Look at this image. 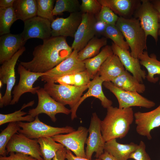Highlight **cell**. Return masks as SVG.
<instances>
[{
  "label": "cell",
  "mask_w": 160,
  "mask_h": 160,
  "mask_svg": "<svg viewBox=\"0 0 160 160\" xmlns=\"http://www.w3.org/2000/svg\"><path fill=\"white\" fill-rule=\"evenodd\" d=\"M73 51L71 47L67 43L66 37L51 36L43 40L42 44L35 47L31 60L21 61L20 64L32 72L46 73L67 58Z\"/></svg>",
  "instance_id": "6da1fadb"
},
{
  "label": "cell",
  "mask_w": 160,
  "mask_h": 160,
  "mask_svg": "<svg viewBox=\"0 0 160 160\" xmlns=\"http://www.w3.org/2000/svg\"><path fill=\"white\" fill-rule=\"evenodd\" d=\"M134 119L132 107L120 108L111 106L108 108L106 115L101 122V132L105 142L125 137Z\"/></svg>",
  "instance_id": "7a4b0ae2"
},
{
  "label": "cell",
  "mask_w": 160,
  "mask_h": 160,
  "mask_svg": "<svg viewBox=\"0 0 160 160\" xmlns=\"http://www.w3.org/2000/svg\"><path fill=\"white\" fill-rule=\"evenodd\" d=\"M125 38L131 49L130 54L135 58L147 49V37L139 20L135 18L119 17L116 24Z\"/></svg>",
  "instance_id": "3957f363"
},
{
  "label": "cell",
  "mask_w": 160,
  "mask_h": 160,
  "mask_svg": "<svg viewBox=\"0 0 160 160\" xmlns=\"http://www.w3.org/2000/svg\"><path fill=\"white\" fill-rule=\"evenodd\" d=\"M89 84L77 87L48 82L44 84L43 88L56 101L64 105H68L72 109L79 102L84 92L88 88Z\"/></svg>",
  "instance_id": "277c9868"
},
{
  "label": "cell",
  "mask_w": 160,
  "mask_h": 160,
  "mask_svg": "<svg viewBox=\"0 0 160 160\" xmlns=\"http://www.w3.org/2000/svg\"><path fill=\"white\" fill-rule=\"evenodd\" d=\"M134 12V18L139 20L146 36H151L156 42L160 29V19L159 12L152 3L149 0H141Z\"/></svg>",
  "instance_id": "5b68a950"
},
{
  "label": "cell",
  "mask_w": 160,
  "mask_h": 160,
  "mask_svg": "<svg viewBox=\"0 0 160 160\" xmlns=\"http://www.w3.org/2000/svg\"><path fill=\"white\" fill-rule=\"evenodd\" d=\"M21 128L19 133L31 139H38L41 137H51L59 134L68 133L75 130L72 127L67 126L64 127H54L41 121L38 116L31 122H18Z\"/></svg>",
  "instance_id": "8992f818"
},
{
  "label": "cell",
  "mask_w": 160,
  "mask_h": 160,
  "mask_svg": "<svg viewBox=\"0 0 160 160\" xmlns=\"http://www.w3.org/2000/svg\"><path fill=\"white\" fill-rule=\"evenodd\" d=\"M36 93L38 99V105L35 108L30 109L28 113L33 117L35 118L40 114L44 113L55 122L57 120L56 114L63 113L68 115L71 113V109L55 100L43 88L38 89Z\"/></svg>",
  "instance_id": "52a82bcc"
},
{
  "label": "cell",
  "mask_w": 160,
  "mask_h": 160,
  "mask_svg": "<svg viewBox=\"0 0 160 160\" xmlns=\"http://www.w3.org/2000/svg\"><path fill=\"white\" fill-rule=\"evenodd\" d=\"M103 84L116 97L119 108H125L138 106L148 109L153 107L156 105L154 102L145 98L140 93L123 90L117 87L111 81H104Z\"/></svg>",
  "instance_id": "ba28073f"
},
{
  "label": "cell",
  "mask_w": 160,
  "mask_h": 160,
  "mask_svg": "<svg viewBox=\"0 0 160 160\" xmlns=\"http://www.w3.org/2000/svg\"><path fill=\"white\" fill-rule=\"evenodd\" d=\"M79 52L73 50L70 55L57 65L46 72L41 77L45 82H54L57 79L67 74H73L86 70L83 61L79 60Z\"/></svg>",
  "instance_id": "9c48e42d"
},
{
  "label": "cell",
  "mask_w": 160,
  "mask_h": 160,
  "mask_svg": "<svg viewBox=\"0 0 160 160\" xmlns=\"http://www.w3.org/2000/svg\"><path fill=\"white\" fill-rule=\"evenodd\" d=\"M88 133V129L81 126L70 133L57 135L52 138L56 142L63 145L67 149L73 152L76 156L86 158L84 147Z\"/></svg>",
  "instance_id": "30bf717a"
},
{
  "label": "cell",
  "mask_w": 160,
  "mask_h": 160,
  "mask_svg": "<svg viewBox=\"0 0 160 160\" xmlns=\"http://www.w3.org/2000/svg\"><path fill=\"white\" fill-rule=\"evenodd\" d=\"M17 71L20 76L19 82L14 87L12 92L13 95L10 105L17 103L21 95L25 93L30 92L33 94H36L37 90L40 87L39 86L33 87V84L39 78L46 74V73L30 71L20 64L17 68Z\"/></svg>",
  "instance_id": "8fae6325"
},
{
  "label": "cell",
  "mask_w": 160,
  "mask_h": 160,
  "mask_svg": "<svg viewBox=\"0 0 160 160\" xmlns=\"http://www.w3.org/2000/svg\"><path fill=\"white\" fill-rule=\"evenodd\" d=\"M101 122L97 113H92L88 129L89 135L86 143L85 154L87 159H91L94 152L95 153V157L99 158L104 152L105 142L101 132Z\"/></svg>",
  "instance_id": "7c38bea8"
},
{
  "label": "cell",
  "mask_w": 160,
  "mask_h": 160,
  "mask_svg": "<svg viewBox=\"0 0 160 160\" xmlns=\"http://www.w3.org/2000/svg\"><path fill=\"white\" fill-rule=\"evenodd\" d=\"M25 50V47H23L0 67V80L7 85L5 93L2 97L4 106L10 105L12 100V90L16 82L15 66L19 57Z\"/></svg>",
  "instance_id": "4fadbf2b"
},
{
  "label": "cell",
  "mask_w": 160,
  "mask_h": 160,
  "mask_svg": "<svg viewBox=\"0 0 160 160\" xmlns=\"http://www.w3.org/2000/svg\"><path fill=\"white\" fill-rule=\"evenodd\" d=\"M7 154L11 152L23 153L38 160H44L37 139H30L20 133L14 134L6 146Z\"/></svg>",
  "instance_id": "5bb4252c"
},
{
  "label": "cell",
  "mask_w": 160,
  "mask_h": 160,
  "mask_svg": "<svg viewBox=\"0 0 160 160\" xmlns=\"http://www.w3.org/2000/svg\"><path fill=\"white\" fill-rule=\"evenodd\" d=\"M97 20L96 17L94 15L87 13L82 14L81 22L75 34L71 46L73 50L79 52L94 37Z\"/></svg>",
  "instance_id": "9a60e30c"
},
{
  "label": "cell",
  "mask_w": 160,
  "mask_h": 160,
  "mask_svg": "<svg viewBox=\"0 0 160 160\" xmlns=\"http://www.w3.org/2000/svg\"><path fill=\"white\" fill-rule=\"evenodd\" d=\"M136 130L139 135L151 140V131L160 127V104L155 109L149 112L138 111L134 113Z\"/></svg>",
  "instance_id": "2e32d148"
},
{
  "label": "cell",
  "mask_w": 160,
  "mask_h": 160,
  "mask_svg": "<svg viewBox=\"0 0 160 160\" xmlns=\"http://www.w3.org/2000/svg\"><path fill=\"white\" fill-rule=\"evenodd\" d=\"M81 12L71 13L67 17H57L51 23V36L74 37L82 20Z\"/></svg>",
  "instance_id": "e0dca14e"
},
{
  "label": "cell",
  "mask_w": 160,
  "mask_h": 160,
  "mask_svg": "<svg viewBox=\"0 0 160 160\" xmlns=\"http://www.w3.org/2000/svg\"><path fill=\"white\" fill-rule=\"evenodd\" d=\"M24 22V29L21 34L25 41L33 38L43 40L51 36V23L48 20L36 16Z\"/></svg>",
  "instance_id": "ac0fdd59"
},
{
  "label": "cell",
  "mask_w": 160,
  "mask_h": 160,
  "mask_svg": "<svg viewBox=\"0 0 160 160\" xmlns=\"http://www.w3.org/2000/svg\"><path fill=\"white\" fill-rule=\"evenodd\" d=\"M111 47L113 54L119 57L125 70L131 73L139 82L143 83L146 74L141 69L139 59L133 57L129 50L122 49L113 42Z\"/></svg>",
  "instance_id": "d6986e66"
},
{
  "label": "cell",
  "mask_w": 160,
  "mask_h": 160,
  "mask_svg": "<svg viewBox=\"0 0 160 160\" xmlns=\"http://www.w3.org/2000/svg\"><path fill=\"white\" fill-rule=\"evenodd\" d=\"M104 82L97 73L89 83L87 92L81 96L75 106L71 109V119L72 120L77 117L76 112L79 106L86 98L89 97H93L99 99L101 101L102 105L105 108L107 109L112 106V101L108 99L103 92L102 85Z\"/></svg>",
  "instance_id": "ffe728a7"
},
{
  "label": "cell",
  "mask_w": 160,
  "mask_h": 160,
  "mask_svg": "<svg viewBox=\"0 0 160 160\" xmlns=\"http://www.w3.org/2000/svg\"><path fill=\"white\" fill-rule=\"evenodd\" d=\"M26 41L21 33H9L0 37V64L11 59L20 49L24 47Z\"/></svg>",
  "instance_id": "44dd1931"
},
{
  "label": "cell",
  "mask_w": 160,
  "mask_h": 160,
  "mask_svg": "<svg viewBox=\"0 0 160 160\" xmlns=\"http://www.w3.org/2000/svg\"><path fill=\"white\" fill-rule=\"evenodd\" d=\"M125 70L119 57L113 54L103 63L98 73L104 82H111Z\"/></svg>",
  "instance_id": "7402d4cb"
},
{
  "label": "cell",
  "mask_w": 160,
  "mask_h": 160,
  "mask_svg": "<svg viewBox=\"0 0 160 160\" xmlns=\"http://www.w3.org/2000/svg\"><path fill=\"white\" fill-rule=\"evenodd\" d=\"M98 0L102 6L108 7L119 17L126 18H130L140 3L134 0Z\"/></svg>",
  "instance_id": "603a6c76"
},
{
  "label": "cell",
  "mask_w": 160,
  "mask_h": 160,
  "mask_svg": "<svg viewBox=\"0 0 160 160\" xmlns=\"http://www.w3.org/2000/svg\"><path fill=\"white\" fill-rule=\"evenodd\" d=\"M138 144L133 142L123 144L118 143L116 139L105 143L104 151L111 155L118 160H128L130 154L137 147Z\"/></svg>",
  "instance_id": "cb8c5ba5"
},
{
  "label": "cell",
  "mask_w": 160,
  "mask_h": 160,
  "mask_svg": "<svg viewBox=\"0 0 160 160\" xmlns=\"http://www.w3.org/2000/svg\"><path fill=\"white\" fill-rule=\"evenodd\" d=\"M111 82L119 88L126 91L142 93L145 90V84L139 82L126 70Z\"/></svg>",
  "instance_id": "d4e9b609"
},
{
  "label": "cell",
  "mask_w": 160,
  "mask_h": 160,
  "mask_svg": "<svg viewBox=\"0 0 160 160\" xmlns=\"http://www.w3.org/2000/svg\"><path fill=\"white\" fill-rule=\"evenodd\" d=\"M113 53L111 46L106 45L96 55L83 61L86 70L91 79H93L96 75L100 68L106 60Z\"/></svg>",
  "instance_id": "484cf974"
},
{
  "label": "cell",
  "mask_w": 160,
  "mask_h": 160,
  "mask_svg": "<svg viewBox=\"0 0 160 160\" xmlns=\"http://www.w3.org/2000/svg\"><path fill=\"white\" fill-rule=\"evenodd\" d=\"M140 65L144 66L147 70L148 73L146 77L147 80L151 83H156L159 78L155 77L156 74L160 75V61L156 58L154 54L148 55L147 51H144L139 56Z\"/></svg>",
  "instance_id": "4316f807"
},
{
  "label": "cell",
  "mask_w": 160,
  "mask_h": 160,
  "mask_svg": "<svg viewBox=\"0 0 160 160\" xmlns=\"http://www.w3.org/2000/svg\"><path fill=\"white\" fill-rule=\"evenodd\" d=\"M12 7L18 20L24 22L37 16L36 0H15Z\"/></svg>",
  "instance_id": "83f0119b"
},
{
  "label": "cell",
  "mask_w": 160,
  "mask_h": 160,
  "mask_svg": "<svg viewBox=\"0 0 160 160\" xmlns=\"http://www.w3.org/2000/svg\"><path fill=\"white\" fill-rule=\"evenodd\" d=\"M107 39L105 37L98 38L94 36L85 47L78 52V57L80 60L91 58L97 55L102 47L107 45Z\"/></svg>",
  "instance_id": "f1b7e54d"
},
{
  "label": "cell",
  "mask_w": 160,
  "mask_h": 160,
  "mask_svg": "<svg viewBox=\"0 0 160 160\" xmlns=\"http://www.w3.org/2000/svg\"><path fill=\"white\" fill-rule=\"evenodd\" d=\"M37 140L44 160H52L58 150L65 148L63 145L56 142L51 137H41Z\"/></svg>",
  "instance_id": "f546056e"
},
{
  "label": "cell",
  "mask_w": 160,
  "mask_h": 160,
  "mask_svg": "<svg viewBox=\"0 0 160 160\" xmlns=\"http://www.w3.org/2000/svg\"><path fill=\"white\" fill-rule=\"evenodd\" d=\"M13 7H0V35L10 33V28L17 20Z\"/></svg>",
  "instance_id": "4dcf8cb0"
},
{
  "label": "cell",
  "mask_w": 160,
  "mask_h": 160,
  "mask_svg": "<svg viewBox=\"0 0 160 160\" xmlns=\"http://www.w3.org/2000/svg\"><path fill=\"white\" fill-rule=\"evenodd\" d=\"M21 128L18 122L9 123L7 127L0 134V155L6 156L7 155L6 146L13 136L18 133Z\"/></svg>",
  "instance_id": "1f68e13d"
},
{
  "label": "cell",
  "mask_w": 160,
  "mask_h": 160,
  "mask_svg": "<svg viewBox=\"0 0 160 160\" xmlns=\"http://www.w3.org/2000/svg\"><path fill=\"white\" fill-rule=\"evenodd\" d=\"M103 35L109 38L119 47L125 50H128L129 47L124 39V36L116 25H107Z\"/></svg>",
  "instance_id": "d6a6232c"
},
{
  "label": "cell",
  "mask_w": 160,
  "mask_h": 160,
  "mask_svg": "<svg viewBox=\"0 0 160 160\" xmlns=\"http://www.w3.org/2000/svg\"><path fill=\"white\" fill-rule=\"evenodd\" d=\"M80 7L78 0H57L53 10V15H62L65 12L70 13L80 12Z\"/></svg>",
  "instance_id": "836d02e7"
},
{
  "label": "cell",
  "mask_w": 160,
  "mask_h": 160,
  "mask_svg": "<svg viewBox=\"0 0 160 160\" xmlns=\"http://www.w3.org/2000/svg\"><path fill=\"white\" fill-rule=\"evenodd\" d=\"M37 16L47 19L51 23L55 20L52 11L54 0H36Z\"/></svg>",
  "instance_id": "e575fe53"
},
{
  "label": "cell",
  "mask_w": 160,
  "mask_h": 160,
  "mask_svg": "<svg viewBox=\"0 0 160 160\" xmlns=\"http://www.w3.org/2000/svg\"><path fill=\"white\" fill-rule=\"evenodd\" d=\"M22 110L23 109L21 108L18 111L7 114L0 113V125L7 123L18 122L23 121L31 122L34 120L35 118L30 115L23 116L28 113L22 111Z\"/></svg>",
  "instance_id": "d590c367"
},
{
  "label": "cell",
  "mask_w": 160,
  "mask_h": 160,
  "mask_svg": "<svg viewBox=\"0 0 160 160\" xmlns=\"http://www.w3.org/2000/svg\"><path fill=\"white\" fill-rule=\"evenodd\" d=\"M102 5L98 0H82L80 12L95 15L96 17L99 13Z\"/></svg>",
  "instance_id": "8d00e7d4"
},
{
  "label": "cell",
  "mask_w": 160,
  "mask_h": 160,
  "mask_svg": "<svg viewBox=\"0 0 160 160\" xmlns=\"http://www.w3.org/2000/svg\"><path fill=\"white\" fill-rule=\"evenodd\" d=\"M119 17L109 8L102 6L96 18L107 25H116Z\"/></svg>",
  "instance_id": "74e56055"
},
{
  "label": "cell",
  "mask_w": 160,
  "mask_h": 160,
  "mask_svg": "<svg viewBox=\"0 0 160 160\" xmlns=\"http://www.w3.org/2000/svg\"><path fill=\"white\" fill-rule=\"evenodd\" d=\"M146 146L142 140L140 141L137 148L129 156V159L134 160H151L145 150Z\"/></svg>",
  "instance_id": "f35d334b"
},
{
  "label": "cell",
  "mask_w": 160,
  "mask_h": 160,
  "mask_svg": "<svg viewBox=\"0 0 160 160\" xmlns=\"http://www.w3.org/2000/svg\"><path fill=\"white\" fill-rule=\"evenodd\" d=\"M89 74L85 71L74 74V86L81 87L89 84L91 81Z\"/></svg>",
  "instance_id": "ab89813d"
},
{
  "label": "cell",
  "mask_w": 160,
  "mask_h": 160,
  "mask_svg": "<svg viewBox=\"0 0 160 160\" xmlns=\"http://www.w3.org/2000/svg\"><path fill=\"white\" fill-rule=\"evenodd\" d=\"M11 152L8 156H0V160H38L29 155L19 152Z\"/></svg>",
  "instance_id": "60d3db41"
},
{
  "label": "cell",
  "mask_w": 160,
  "mask_h": 160,
  "mask_svg": "<svg viewBox=\"0 0 160 160\" xmlns=\"http://www.w3.org/2000/svg\"><path fill=\"white\" fill-rule=\"evenodd\" d=\"M74 74L63 76L57 79L55 81V83H58L59 84L74 86Z\"/></svg>",
  "instance_id": "b9f144b4"
},
{
  "label": "cell",
  "mask_w": 160,
  "mask_h": 160,
  "mask_svg": "<svg viewBox=\"0 0 160 160\" xmlns=\"http://www.w3.org/2000/svg\"><path fill=\"white\" fill-rule=\"evenodd\" d=\"M107 25L104 22L97 20L95 25V35H103Z\"/></svg>",
  "instance_id": "7bdbcfd3"
},
{
  "label": "cell",
  "mask_w": 160,
  "mask_h": 160,
  "mask_svg": "<svg viewBox=\"0 0 160 160\" xmlns=\"http://www.w3.org/2000/svg\"><path fill=\"white\" fill-rule=\"evenodd\" d=\"M66 160H102L100 158L92 160L85 158L76 156L74 155L70 150L67 149L66 150Z\"/></svg>",
  "instance_id": "ee69618b"
},
{
  "label": "cell",
  "mask_w": 160,
  "mask_h": 160,
  "mask_svg": "<svg viewBox=\"0 0 160 160\" xmlns=\"http://www.w3.org/2000/svg\"><path fill=\"white\" fill-rule=\"evenodd\" d=\"M67 149L64 148L58 150L52 160H65L66 157Z\"/></svg>",
  "instance_id": "f6af8a7d"
},
{
  "label": "cell",
  "mask_w": 160,
  "mask_h": 160,
  "mask_svg": "<svg viewBox=\"0 0 160 160\" xmlns=\"http://www.w3.org/2000/svg\"><path fill=\"white\" fill-rule=\"evenodd\" d=\"M15 0H0V7L6 8L12 7Z\"/></svg>",
  "instance_id": "bcb514c9"
},
{
  "label": "cell",
  "mask_w": 160,
  "mask_h": 160,
  "mask_svg": "<svg viewBox=\"0 0 160 160\" xmlns=\"http://www.w3.org/2000/svg\"><path fill=\"white\" fill-rule=\"evenodd\" d=\"M102 160H118L108 152L104 151V153L99 157Z\"/></svg>",
  "instance_id": "7dc6e473"
},
{
  "label": "cell",
  "mask_w": 160,
  "mask_h": 160,
  "mask_svg": "<svg viewBox=\"0 0 160 160\" xmlns=\"http://www.w3.org/2000/svg\"><path fill=\"white\" fill-rule=\"evenodd\" d=\"M152 3L155 8L159 12L160 19V0L153 1ZM158 35H160V29L158 32Z\"/></svg>",
  "instance_id": "c3c4849f"
},
{
  "label": "cell",
  "mask_w": 160,
  "mask_h": 160,
  "mask_svg": "<svg viewBox=\"0 0 160 160\" xmlns=\"http://www.w3.org/2000/svg\"><path fill=\"white\" fill-rule=\"evenodd\" d=\"M2 96L1 94L0 93V108H2L4 106L3 104V101L2 99Z\"/></svg>",
  "instance_id": "681fc988"
},
{
  "label": "cell",
  "mask_w": 160,
  "mask_h": 160,
  "mask_svg": "<svg viewBox=\"0 0 160 160\" xmlns=\"http://www.w3.org/2000/svg\"><path fill=\"white\" fill-rule=\"evenodd\" d=\"M3 84L1 80H0V88H1L2 87V86Z\"/></svg>",
  "instance_id": "f907efd6"
}]
</instances>
